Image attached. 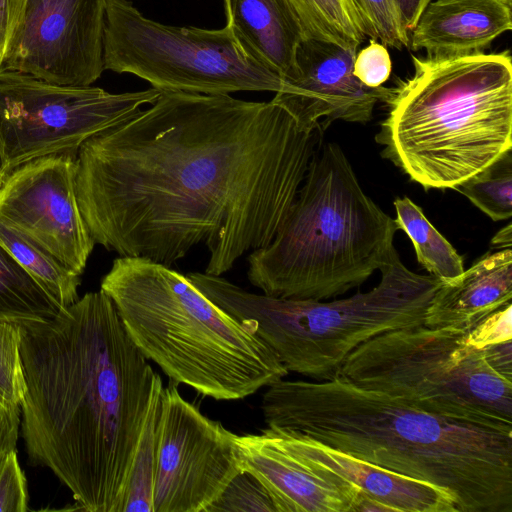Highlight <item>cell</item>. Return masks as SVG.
<instances>
[{
    "label": "cell",
    "mask_w": 512,
    "mask_h": 512,
    "mask_svg": "<svg viewBox=\"0 0 512 512\" xmlns=\"http://www.w3.org/2000/svg\"><path fill=\"white\" fill-rule=\"evenodd\" d=\"M26 392L21 435L88 512H122L132 462L162 379L111 299L89 292L46 321L17 323Z\"/></svg>",
    "instance_id": "2"
},
{
    "label": "cell",
    "mask_w": 512,
    "mask_h": 512,
    "mask_svg": "<svg viewBox=\"0 0 512 512\" xmlns=\"http://www.w3.org/2000/svg\"><path fill=\"white\" fill-rule=\"evenodd\" d=\"M395 512L394 508L381 501L358 491L351 512Z\"/></svg>",
    "instance_id": "36"
},
{
    "label": "cell",
    "mask_w": 512,
    "mask_h": 512,
    "mask_svg": "<svg viewBox=\"0 0 512 512\" xmlns=\"http://www.w3.org/2000/svg\"><path fill=\"white\" fill-rule=\"evenodd\" d=\"M377 286L332 301L277 298L249 292L222 276L192 272L191 282L255 333L288 372L315 381L339 376L348 355L388 331L425 324L441 282L408 269L393 247Z\"/></svg>",
    "instance_id": "7"
},
{
    "label": "cell",
    "mask_w": 512,
    "mask_h": 512,
    "mask_svg": "<svg viewBox=\"0 0 512 512\" xmlns=\"http://www.w3.org/2000/svg\"><path fill=\"white\" fill-rule=\"evenodd\" d=\"M482 350L488 366L512 382V339L488 345Z\"/></svg>",
    "instance_id": "34"
},
{
    "label": "cell",
    "mask_w": 512,
    "mask_h": 512,
    "mask_svg": "<svg viewBox=\"0 0 512 512\" xmlns=\"http://www.w3.org/2000/svg\"><path fill=\"white\" fill-rule=\"evenodd\" d=\"M512 251L487 254L450 283H441L426 313L425 326L469 330L511 303Z\"/></svg>",
    "instance_id": "18"
},
{
    "label": "cell",
    "mask_w": 512,
    "mask_h": 512,
    "mask_svg": "<svg viewBox=\"0 0 512 512\" xmlns=\"http://www.w3.org/2000/svg\"><path fill=\"white\" fill-rule=\"evenodd\" d=\"M226 25L284 81L304 38L287 0H224Z\"/></svg>",
    "instance_id": "19"
},
{
    "label": "cell",
    "mask_w": 512,
    "mask_h": 512,
    "mask_svg": "<svg viewBox=\"0 0 512 512\" xmlns=\"http://www.w3.org/2000/svg\"><path fill=\"white\" fill-rule=\"evenodd\" d=\"M376 135L383 157L425 189H455L511 152L509 50L412 56Z\"/></svg>",
    "instance_id": "4"
},
{
    "label": "cell",
    "mask_w": 512,
    "mask_h": 512,
    "mask_svg": "<svg viewBox=\"0 0 512 512\" xmlns=\"http://www.w3.org/2000/svg\"><path fill=\"white\" fill-rule=\"evenodd\" d=\"M272 428L311 468L351 483L395 512H458L452 496L434 484L383 468L299 432Z\"/></svg>",
    "instance_id": "16"
},
{
    "label": "cell",
    "mask_w": 512,
    "mask_h": 512,
    "mask_svg": "<svg viewBox=\"0 0 512 512\" xmlns=\"http://www.w3.org/2000/svg\"><path fill=\"white\" fill-rule=\"evenodd\" d=\"M25 2L26 0H0V65L21 18Z\"/></svg>",
    "instance_id": "33"
},
{
    "label": "cell",
    "mask_w": 512,
    "mask_h": 512,
    "mask_svg": "<svg viewBox=\"0 0 512 512\" xmlns=\"http://www.w3.org/2000/svg\"><path fill=\"white\" fill-rule=\"evenodd\" d=\"M20 406L0 400V461L11 451L16 450L21 427Z\"/></svg>",
    "instance_id": "32"
},
{
    "label": "cell",
    "mask_w": 512,
    "mask_h": 512,
    "mask_svg": "<svg viewBox=\"0 0 512 512\" xmlns=\"http://www.w3.org/2000/svg\"><path fill=\"white\" fill-rule=\"evenodd\" d=\"M494 244L500 245L505 248L511 247V224L509 223L504 229L499 231L493 241Z\"/></svg>",
    "instance_id": "37"
},
{
    "label": "cell",
    "mask_w": 512,
    "mask_h": 512,
    "mask_svg": "<svg viewBox=\"0 0 512 512\" xmlns=\"http://www.w3.org/2000/svg\"><path fill=\"white\" fill-rule=\"evenodd\" d=\"M20 344L18 324L0 321V400L14 406L21 405L26 392Z\"/></svg>",
    "instance_id": "27"
},
{
    "label": "cell",
    "mask_w": 512,
    "mask_h": 512,
    "mask_svg": "<svg viewBox=\"0 0 512 512\" xmlns=\"http://www.w3.org/2000/svg\"><path fill=\"white\" fill-rule=\"evenodd\" d=\"M261 410L268 427L436 485L458 512H512V432L422 411L342 376L278 380Z\"/></svg>",
    "instance_id": "3"
},
{
    "label": "cell",
    "mask_w": 512,
    "mask_h": 512,
    "mask_svg": "<svg viewBox=\"0 0 512 512\" xmlns=\"http://www.w3.org/2000/svg\"><path fill=\"white\" fill-rule=\"evenodd\" d=\"M394 206V221L412 241L419 264L441 283L457 279L464 272L463 258L429 222L422 209L408 197L395 199Z\"/></svg>",
    "instance_id": "20"
},
{
    "label": "cell",
    "mask_w": 512,
    "mask_h": 512,
    "mask_svg": "<svg viewBox=\"0 0 512 512\" xmlns=\"http://www.w3.org/2000/svg\"><path fill=\"white\" fill-rule=\"evenodd\" d=\"M356 53L355 47L303 38L295 68L285 80L293 93H275L272 101L309 129L323 131L335 120L368 122L375 105L387 102L392 89L361 83L353 74Z\"/></svg>",
    "instance_id": "14"
},
{
    "label": "cell",
    "mask_w": 512,
    "mask_h": 512,
    "mask_svg": "<svg viewBox=\"0 0 512 512\" xmlns=\"http://www.w3.org/2000/svg\"><path fill=\"white\" fill-rule=\"evenodd\" d=\"M465 332L425 325L385 332L353 350L339 376L422 411L512 432V382Z\"/></svg>",
    "instance_id": "8"
},
{
    "label": "cell",
    "mask_w": 512,
    "mask_h": 512,
    "mask_svg": "<svg viewBox=\"0 0 512 512\" xmlns=\"http://www.w3.org/2000/svg\"><path fill=\"white\" fill-rule=\"evenodd\" d=\"M205 512H277L261 482L251 473L240 471Z\"/></svg>",
    "instance_id": "28"
},
{
    "label": "cell",
    "mask_w": 512,
    "mask_h": 512,
    "mask_svg": "<svg viewBox=\"0 0 512 512\" xmlns=\"http://www.w3.org/2000/svg\"><path fill=\"white\" fill-rule=\"evenodd\" d=\"M362 21L365 35L383 45L403 49L410 34L403 26L395 0H351Z\"/></svg>",
    "instance_id": "26"
},
{
    "label": "cell",
    "mask_w": 512,
    "mask_h": 512,
    "mask_svg": "<svg viewBox=\"0 0 512 512\" xmlns=\"http://www.w3.org/2000/svg\"><path fill=\"white\" fill-rule=\"evenodd\" d=\"M106 0H26L0 69L91 86L104 69Z\"/></svg>",
    "instance_id": "12"
},
{
    "label": "cell",
    "mask_w": 512,
    "mask_h": 512,
    "mask_svg": "<svg viewBox=\"0 0 512 512\" xmlns=\"http://www.w3.org/2000/svg\"><path fill=\"white\" fill-rule=\"evenodd\" d=\"M322 132L272 100L162 91L80 146L78 205L119 256L171 266L204 244L221 276L274 239Z\"/></svg>",
    "instance_id": "1"
},
{
    "label": "cell",
    "mask_w": 512,
    "mask_h": 512,
    "mask_svg": "<svg viewBox=\"0 0 512 512\" xmlns=\"http://www.w3.org/2000/svg\"><path fill=\"white\" fill-rule=\"evenodd\" d=\"M392 61L385 45L370 39L369 45L356 53L354 76L370 88L382 86L390 77Z\"/></svg>",
    "instance_id": "30"
},
{
    "label": "cell",
    "mask_w": 512,
    "mask_h": 512,
    "mask_svg": "<svg viewBox=\"0 0 512 512\" xmlns=\"http://www.w3.org/2000/svg\"><path fill=\"white\" fill-rule=\"evenodd\" d=\"M397 230L364 192L340 146L320 141L274 239L248 255L247 276L268 296L326 300L379 270Z\"/></svg>",
    "instance_id": "6"
},
{
    "label": "cell",
    "mask_w": 512,
    "mask_h": 512,
    "mask_svg": "<svg viewBox=\"0 0 512 512\" xmlns=\"http://www.w3.org/2000/svg\"><path fill=\"white\" fill-rule=\"evenodd\" d=\"M235 445L242 470L261 482L277 512H351L359 489L311 468L274 428L236 435Z\"/></svg>",
    "instance_id": "15"
},
{
    "label": "cell",
    "mask_w": 512,
    "mask_h": 512,
    "mask_svg": "<svg viewBox=\"0 0 512 512\" xmlns=\"http://www.w3.org/2000/svg\"><path fill=\"white\" fill-rule=\"evenodd\" d=\"M77 154L36 158L8 173L0 185V221L81 276L95 242L78 205Z\"/></svg>",
    "instance_id": "13"
},
{
    "label": "cell",
    "mask_w": 512,
    "mask_h": 512,
    "mask_svg": "<svg viewBox=\"0 0 512 512\" xmlns=\"http://www.w3.org/2000/svg\"><path fill=\"white\" fill-rule=\"evenodd\" d=\"M432 0H395L403 26L410 32Z\"/></svg>",
    "instance_id": "35"
},
{
    "label": "cell",
    "mask_w": 512,
    "mask_h": 512,
    "mask_svg": "<svg viewBox=\"0 0 512 512\" xmlns=\"http://www.w3.org/2000/svg\"><path fill=\"white\" fill-rule=\"evenodd\" d=\"M162 91L110 93L65 86L0 69V168L3 178L36 158L78 153L89 138L152 104Z\"/></svg>",
    "instance_id": "10"
},
{
    "label": "cell",
    "mask_w": 512,
    "mask_h": 512,
    "mask_svg": "<svg viewBox=\"0 0 512 512\" xmlns=\"http://www.w3.org/2000/svg\"><path fill=\"white\" fill-rule=\"evenodd\" d=\"M0 244L33 277L60 309L70 306L79 299L80 275L29 238L1 221Z\"/></svg>",
    "instance_id": "21"
},
{
    "label": "cell",
    "mask_w": 512,
    "mask_h": 512,
    "mask_svg": "<svg viewBox=\"0 0 512 512\" xmlns=\"http://www.w3.org/2000/svg\"><path fill=\"white\" fill-rule=\"evenodd\" d=\"M153 512H205L242 471L235 437L183 398L177 384L158 401Z\"/></svg>",
    "instance_id": "11"
},
{
    "label": "cell",
    "mask_w": 512,
    "mask_h": 512,
    "mask_svg": "<svg viewBox=\"0 0 512 512\" xmlns=\"http://www.w3.org/2000/svg\"><path fill=\"white\" fill-rule=\"evenodd\" d=\"M103 58L105 70L133 74L160 91L293 93L227 25H166L145 17L126 0H106Z\"/></svg>",
    "instance_id": "9"
},
{
    "label": "cell",
    "mask_w": 512,
    "mask_h": 512,
    "mask_svg": "<svg viewBox=\"0 0 512 512\" xmlns=\"http://www.w3.org/2000/svg\"><path fill=\"white\" fill-rule=\"evenodd\" d=\"M61 309L0 244V321H46Z\"/></svg>",
    "instance_id": "22"
},
{
    "label": "cell",
    "mask_w": 512,
    "mask_h": 512,
    "mask_svg": "<svg viewBox=\"0 0 512 512\" xmlns=\"http://www.w3.org/2000/svg\"><path fill=\"white\" fill-rule=\"evenodd\" d=\"M162 387L156 392L151 402L148 417L132 462L122 512H153L158 401Z\"/></svg>",
    "instance_id": "24"
},
{
    "label": "cell",
    "mask_w": 512,
    "mask_h": 512,
    "mask_svg": "<svg viewBox=\"0 0 512 512\" xmlns=\"http://www.w3.org/2000/svg\"><path fill=\"white\" fill-rule=\"evenodd\" d=\"M512 304L491 313L465 332V341L482 349L488 345L512 339Z\"/></svg>",
    "instance_id": "31"
},
{
    "label": "cell",
    "mask_w": 512,
    "mask_h": 512,
    "mask_svg": "<svg viewBox=\"0 0 512 512\" xmlns=\"http://www.w3.org/2000/svg\"><path fill=\"white\" fill-rule=\"evenodd\" d=\"M511 29V0H435L410 31L409 46L435 57L483 53Z\"/></svg>",
    "instance_id": "17"
},
{
    "label": "cell",
    "mask_w": 512,
    "mask_h": 512,
    "mask_svg": "<svg viewBox=\"0 0 512 512\" xmlns=\"http://www.w3.org/2000/svg\"><path fill=\"white\" fill-rule=\"evenodd\" d=\"M511 152L482 172L472 176L455 190L466 196L493 221L512 216Z\"/></svg>",
    "instance_id": "25"
},
{
    "label": "cell",
    "mask_w": 512,
    "mask_h": 512,
    "mask_svg": "<svg viewBox=\"0 0 512 512\" xmlns=\"http://www.w3.org/2000/svg\"><path fill=\"white\" fill-rule=\"evenodd\" d=\"M304 38L358 48L367 38L351 0H287Z\"/></svg>",
    "instance_id": "23"
},
{
    "label": "cell",
    "mask_w": 512,
    "mask_h": 512,
    "mask_svg": "<svg viewBox=\"0 0 512 512\" xmlns=\"http://www.w3.org/2000/svg\"><path fill=\"white\" fill-rule=\"evenodd\" d=\"M100 290L136 347L172 383L239 400L289 373L264 341L170 266L119 256Z\"/></svg>",
    "instance_id": "5"
},
{
    "label": "cell",
    "mask_w": 512,
    "mask_h": 512,
    "mask_svg": "<svg viewBox=\"0 0 512 512\" xmlns=\"http://www.w3.org/2000/svg\"><path fill=\"white\" fill-rule=\"evenodd\" d=\"M28 500L26 477L14 450L0 461V512H25Z\"/></svg>",
    "instance_id": "29"
}]
</instances>
